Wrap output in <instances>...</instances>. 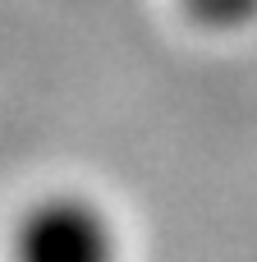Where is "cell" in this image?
<instances>
[{
    "instance_id": "cell-1",
    "label": "cell",
    "mask_w": 257,
    "mask_h": 262,
    "mask_svg": "<svg viewBox=\"0 0 257 262\" xmlns=\"http://www.w3.org/2000/svg\"><path fill=\"white\" fill-rule=\"evenodd\" d=\"M9 262H120V235L92 198L51 193L18 216Z\"/></svg>"
}]
</instances>
